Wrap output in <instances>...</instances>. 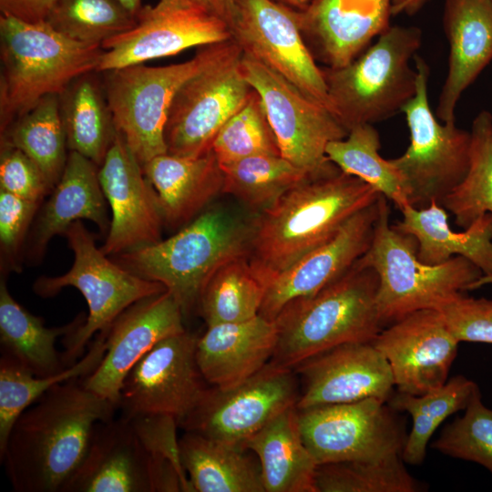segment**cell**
Returning a JSON list of instances; mask_svg holds the SVG:
<instances>
[{
    "label": "cell",
    "mask_w": 492,
    "mask_h": 492,
    "mask_svg": "<svg viewBox=\"0 0 492 492\" xmlns=\"http://www.w3.org/2000/svg\"><path fill=\"white\" fill-rule=\"evenodd\" d=\"M117 412L118 405L87 388L83 378L48 390L16 419L0 456L14 490L62 492L95 425Z\"/></svg>",
    "instance_id": "cell-1"
},
{
    "label": "cell",
    "mask_w": 492,
    "mask_h": 492,
    "mask_svg": "<svg viewBox=\"0 0 492 492\" xmlns=\"http://www.w3.org/2000/svg\"><path fill=\"white\" fill-rule=\"evenodd\" d=\"M380 195L337 167L306 179L251 220V266L268 284Z\"/></svg>",
    "instance_id": "cell-2"
},
{
    "label": "cell",
    "mask_w": 492,
    "mask_h": 492,
    "mask_svg": "<svg viewBox=\"0 0 492 492\" xmlns=\"http://www.w3.org/2000/svg\"><path fill=\"white\" fill-rule=\"evenodd\" d=\"M378 275L358 260L316 294L287 303L274 319L278 342L270 361L293 369L335 346L373 342L384 327L377 308Z\"/></svg>",
    "instance_id": "cell-3"
},
{
    "label": "cell",
    "mask_w": 492,
    "mask_h": 492,
    "mask_svg": "<svg viewBox=\"0 0 492 492\" xmlns=\"http://www.w3.org/2000/svg\"><path fill=\"white\" fill-rule=\"evenodd\" d=\"M103 48L76 42L46 21L0 16V129L43 97L60 95L77 77L97 72Z\"/></svg>",
    "instance_id": "cell-4"
},
{
    "label": "cell",
    "mask_w": 492,
    "mask_h": 492,
    "mask_svg": "<svg viewBox=\"0 0 492 492\" xmlns=\"http://www.w3.org/2000/svg\"><path fill=\"white\" fill-rule=\"evenodd\" d=\"M251 220L211 206L173 236L114 256L132 273L164 285L183 314L198 303L202 288L225 262L249 256Z\"/></svg>",
    "instance_id": "cell-5"
},
{
    "label": "cell",
    "mask_w": 492,
    "mask_h": 492,
    "mask_svg": "<svg viewBox=\"0 0 492 492\" xmlns=\"http://www.w3.org/2000/svg\"><path fill=\"white\" fill-rule=\"evenodd\" d=\"M389 216L387 199L380 195L371 245L358 260L378 275L377 308L384 327L418 310H437L477 288L483 273L474 263L461 256L439 264L423 262L415 238L395 229Z\"/></svg>",
    "instance_id": "cell-6"
},
{
    "label": "cell",
    "mask_w": 492,
    "mask_h": 492,
    "mask_svg": "<svg viewBox=\"0 0 492 492\" xmlns=\"http://www.w3.org/2000/svg\"><path fill=\"white\" fill-rule=\"evenodd\" d=\"M421 44L420 28L390 26L348 65L322 67L332 112L347 132L402 112L416 93L411 60Z\"/></svg>",
    "instance_id": "cell-7"
},
{
    "label": "cell",
    "mask_w": 492,
    "mask_h": 492,
    "mask_svg": "<svg viewBox=\"0 0 492 492\" xmlns=\"http://www.w3.org/2000/svg\"><path fill=\"white\" fill-rule=\"evenodd\" d=\"M239 48L230 38L201 46L193 57L181 63L162 67L138 64L102 72L115 128L141 166L168 153L165 126L182 85Z\"/></svg>",
    "instance_id": "cell-8"
},
{
    "label": "cell",
    "mask_w": 492,
    "mask_h": 492,
    "mask_svg": "<svg viewBox=\"0 0 492 492\" xmlns=\"http://www.w3.org/2000/svg\"><path fill=\"white\" fill-rule=\"evenodd\" d=\"M64 235L74 253L71 269L63 275L39 277L33 291L42 298H50L70 286L87 301L88 315L84 323L63 339L62 357L69 366L85 354L93 337L108 329L127 308L167 290L161 283L141 278L108 259L81 220L73 222Z\"/></svg>",
    "instance_id": "cell-9"
},
{
    "label": "cell",
    "mask_w": 492,
    "mask_h": 492,
    "mask_svg": "<svg viewBox=\"0 0 492 492\" xmlns=\"http://www.w3.org/2000/svg\"><path fill=\"white\" fill-rule=\"evenodd\" d=\"M417 88L403 108L410 131V144L404 154L390 159L409 188V204L425 208L443 200L466 177L470 161L471 135L455 120L440 123L428 100L429 67L415 56Z\"/></svg>",
    "instance_id": "cell-10"
},
{
    "label": "cell",
    "mask_w": 492,
    "mask_h": 492,
    "mask_svg": "<svg viewBox=\"0 0 492 492\" xmlns=\"http://www.w3.org/2000/svg\"><path fill=\"white\" fill-rule=\"evenodd\" d=\"M297 415L317 465L402 455L408 434L400 412L376 398L297 408Z\"/></svg>",
    "instance_id": "cell-11"
},
{
    "label": "cell",
    "mask_w": 492,
    "mask_h": 492,
    "mask_svg": "<svg viewBox=\"0 0 492 492\" xmlns=\"http://www.w3.org/2000/svg\"><path fill=\"white\" fill-rule=\"evenodd\" d=\"M241 67L263 102L282 157L312 177L335 168L326 157V147L348 133L336 117L251 56L242 54Z\"/></svg>",
    "instance_id": "cell-12"
},
{
    "label": "cell",
    "mask_w": 492,
    "mask_h": 492,
    "mask_svg": "<svg viewBox=\"0 0 492 492\" xmlns=\"http://www.w3.org/2000/svg\"><path fill=\"white\" fill-rule=\"evenodd\" d=\"M299 398L300 383L294 370L269 362L233 387L208 386L179 426L185 432L244 447L272 419L296 406Z\"/></svg>",
    "instance_id": "cell-13"
},
{
    "label": "cell",
    "mask_w": 492,
    "mask_h": 492,
    "mask_svg": "<svg viewBox=\"0 0 492 492\" xmlns=\"http://www.w3.org/2000/svg\"><path fill=\"white\" fill-rule=\"evenodd\" d=\"M229 25L242 54L278 73L332 112L323 69L301 33L299 11L275 0H233Z\"/></svg>",
    "instance_id": "cell-14"
},
{
    "label": "cell",
    "mask_w": 492,
    "mask_h": 492,
    "mask_svg": "<svg viewBox=\"0 0 492 492\" xmlns=\"http://www.w3.org/2000/svg\"><path fill=\"white\" fill-rule=\"evenodd\" d=\"M241 48L187 80L169 108L164 137L168 153L200 157L211 150L224 124L244 105L252 87L241 67Z\"/></svg>",
    "instance_id": "cell-15"
},
{
    "label": "cell",
    "mask_w": 492,
    "mask_h": 492,
    "mask_svg": "<svg viewBox=\"0 0 492 492\" xmlns=\"http://www.w3.org/2000/svg\"><path fill=\"white\" fill-rule=\"evenodd\" d=\"M135 26L102 44L97 72L144 64L231 38L229 22L189 0H159L138 12Z\"/></svg>",
    "instance_id": "cell-16"
},
{
    "label": "cell",
    "mask_w": 492,
    "mask_h": 492,
    "mask_svg": "<svg viewBox=\"0 0 492 492\" xmlns=\"http://www.w3.org/2000/svg\"><path fill=\"white\" fill-rule=\"evenodd\" d=\"M198 337L184 331L147 353L124 379L119 415L128 418L164 415L179 425L209 386L197 364Z\"/></svg>",
    "instance_id": "cell-17"
},
{
    "label": "cell",
    "mask_w": 492,
    "mask_h": 492,
    "mask_svg": "<svg viewBox=\"0 0 492 492\" xmlns=\"http://www.w3.org/2000/svg\"><path fill=\"white\" fill-rule=\"evenodd\" d=\"M372 343L387 361L397 391L416 395L446 384L459 344L436 309L405 315Z\"/></svg>",
    "instance_id": "cell-18"
},
{
    "label": "cell",
    "mask_w": 492,
    "mask_h": 492,
    "mask_svg": "<svg viewBox=\"0 0 492 492\" xmlns=\"http://www.w3.org/2000/svg\"><path fill=\"white\" fill-rule=\"evenodd\" d=\"M98 179L112 213L100 248L106 255H118L162 240L164 222L156 192L118 132L98 168Z\"/></svg>",
    "instance_id": "cell-19"
},
{
    "label": "cell",
    "mask_w": 492,
    "mask_h": 492,
    "mask_svg": "<svg viewBox=\"0 0 492 492\" xmlns=\"http://www.w3.org/2000/svg\"><path fill=\"white\" fill-rule=\"evenodd\" d=\"M183 317L168 291L130 305L107 329L104 357L83 378L85 386L118 405L127 374L160 341L186 331Z\"/></svg>",
    "instance_id": "cell-20"
},
{
    "label": "cell",
    "mask_w": 492,
    "mask_h": 492,
    "mask_svg": "<svg viewBox=\"0 0 492 492\" xmlns=\"http://www.w3.org/2000/svg\"><path fill=\"white\" fill-rule=\"evenodd\" d=\"M293 370L300 383L298 409L367 398L387 402L395 387L387 361L372 342L335 346Z\"/></svg>",
    "instance_id": "cell-21"
},
{
    "label": "cell",
    "mask_w": 492,
    "mask_h": 492,
    "mask_svg": "<svg viewBox=\"0 0 492 492\" xmlns=\"http://www.w3.org/2000/svg\"><path fill=\"white\" fill-rule=\"evenodd\" d=\"M379 198L353 215L329 241L275 275L267 284L260 315L274 321L287 303L316 294L346 272L371 245Z\"/></svg>",
    "instance_id": "cell-22"
},
{
    "label": "cell",
    "mask_w": 492,
    "mask_h": 492,
    "mask_svg": "<svg viewBox=\"0 0 492 492\" xmlns=\"http://www.w3.org/2000/svg\"><path fill=\"white\" fill-rule=\"evenodd\" d=\"M393 0H312L299 11L303 40L316 62L343 67L391 25Z\"/></svg>",
    "instance_id": "cell-23"
},
{
    "label": "cell",
    "mask_w": 492,
    "mask_h": 492,
    "mask_svg": "<svg viewBox=\"0 0 492 492\" xmlns=\"http://www.w3.org/2000/svg\"><path fill=\"white\" fill-rule=\"evenodd\" d=\"M62 492H154L150 458L129 418L118 415L95 425Z\"/></svg>",
    "instance_id": "cell-24"
},
{
    "label": "cell",
    "mask_w": 492,
    "mask_h": 492,
    "mask_svg": "<svg viewBox=\"0 0 492 492\" xmlns=\"http://www.w3.org/2000/svg\"><path fill=\"white\" fill-rule=\"evenodd\" d=\"M98 168L79 153L69 151L60 179L40 205L29 231L24 251V260L29 264L39 263L51 239L82 219L94 222L102 235H108L111 220Z\"/></svg>",
    "instance_id": "cell-25"
},
{
    "label": "cell",
    "mask_w": 492,
    "mask_h": 492,
    "mask_svg": "<svg viewBox=\"0 0 492 492\" xmlns=\"http://www.w3.org/2000/svg\"><path fill=\"white\" fill-rule=\"evenodd\" d=\"M207 327L198 337L197 364L207 384L220 389L233 387L261 370L278 342L275 321L260 314Z\"/></svg>",
    "instance_id": "cell-26"
},
{
    "label": "cell",
    "mask_w": 492,
    "mask_h": 492,
    "mask_svg": "<svg viewBox=\"0 0 492 492\" xmlns=\"http://www.w3.org/2000/svg\"><path fill=\"white\" fill-rule=\"evenodd\" d=\"M443 26L449 44L448 70L436 116L455 120L463 92L492 60V3L490 0H444Z\"/></svg>",
    "instance_id": "cell-27"
},
{
    "label": "cell",
    "mask_w": 492,
    "mask_h": 492,
    "mask_svg": "<svg viewBox=\"0 0 492 492\" xmlns=\"http://www.w3.org/2000/svg\"><path fill=\"white\" fill-rule=\"evenodd\" d=\"M400 211L403 219L393 227L415 238L420 261L434 265L461 256L482 272L477 288L492 283V214L480 216L464 231H455L446 209L436 201L421 209L408 204Z\"/></svg>",
    "instance_id": "cell-28"
},
{
    "label": "cell",
    "mask_w": 492,
    "mask_h": 492,
    "mask_svg": "<svg viewBox=\"0 0 492 492\" xmlns=\"http://www.w3.org/2000/svg\"><path fill=\"white\" fill-rule=\"evenodd\" d=\"M159 201L164 224H188L222 192L223 173L212 150L200 157L169 153L142 166Z\"/></svg>",
    "instance_id": "cell-29"
},
{
    "label": "cell",
    "mask_w": 492,
    "mask_h": 492,
    "mask_svg": "<svg viewBox=\"0 0 492 492\" xmlns=\"http://www.w3.org/2000/svg\"><path fill=\"white\" fill-rule=\"evenodd\" d=\"M260 463L265 492H317V463L306 447L292 406L244 444Z\"/></svg>",
    "instance_id": "cell-30"
},
{
    "label": "cell",
    "mask_w": 492,
    "mask_h": 492,
    "mask_svg": "<svg viewBox=\"0 0 492 492\" xmlns=\"http://www.w3.org/2000/svg\"><path fill=\"white\" fill-rule=\"evenodd\" d=\"M87 316L78 314L72 322L58 327H46L43 318L36 316L18 303L9 292L5 280L0 282V343L7 355L36 376H47L65 369L62 354L56 348L59 337L78 329Z\"/></svg>",
    "instance_id": "cell-31"
},
{
    "label": "cell",
    "mask_w": 492,
    "mask_h": 492,
    "mask_svg": "<svg viewBox=\"0 0 492 492\" xmlns=\"http://www.w3.org/2000/svg\"><path fill=\"white\" fill-rule=\"evenodd\" d=\"M179 443L193 492H265L260 463L248 449L191 432Z\"/></svg>",
    "instance_id": "cell-32"
},
{
    "label": "cell",
    "mask_w": 492,
    "mask_h": 492,
    "mask_svg": "<svg viewBox=\"0 0 492 492\" xmlns=\"http://www.w3.org/2000/svg\"><path fill=\"white\" fill-rule=\"evenodd\" d=\"M59 103L67 149L100 167L117 134L102 83L93 72L82 75Z\"/></svg>",
    "instance_id": "cell-33"
},
{
    "label": "cell",
    "mask_w": 492,
    "mask_h": 492,
    "mask_svg": "<svg viewBox=\"0 0 492 492\" xmlns=\"http://www.w3.org/2000/svg\"><path fill=\"white\" fill-rule=\"evenodd\" d=\"M107 329L91 341L85 354L62 371L36 376L15 359L0 358V456L12 427L20 415L56 384L89 375L102 361L106 352Z\"/></svg>",
    "instance_id": "cell-34"
},
{
    "label": "cell",
    "mask_w": 492,
    "mask_h": 492,
    "mask_svg": "<svg viewBox=\"0 0 492 492\" xmlns=\"http://www.w3.org/2000/svg\"><path fill=\"white\" fill-rule=\"evenodd\" d=\"M479 386L464 375L448 379L442 386L423 395L394 392L387 403L394 409L410 415L412 427L407 434L402 458L409 465H421L432 436L451 415L464 411Z\"/></svg>",
    "instance_id": "cell-35"
},
{
    "label": "cell",
    "mask_w": 492,
    "mask_h": 492,
    "mask_svg": "<svg viewBox=\"0 0 492 492\" xmlns=\"http://www.w3.org/2000/svg\"><path fill=\"white\" fill-rule=\"evenodd\" d=\"M1 145L26 154L40 169L52 191L62 176L68 155L59 95L43 97L14 120L1 132Z\"/></svg>",
    "instance_id": "cell-36"
},
{
    "label": "cell",
    "mask_w": 492,
    "mask_h": 492,
    "mask_svg": "<svg viewBox=\"0 0 492 492\" xmlns=\"http://www.w3.org/2000/svg\"><path fill=\"white\" fill-rule=\"evenodd\" d=\"M267 283L248 256L234 258L218 268L202 288L198 307L207 326L247 321L260 314Z\"/></svg>",
    "instance_id": "cell-37"
},
{
    "label": "cell",
    "mask_w": 492,
    "mask_h": 492,
    "mask_svg": "<svg viewBox=\"0 0 492 492\" xmlns=\"http://www.w3.org/2000/svg\"><path fill=\"white\" fill-rule=\"evenodd\" d=\"M380 135L374 126L361 124L345 138L329 142L325 153L340 170L362 179L400 210L409 204V188L390 159L380 155Z\"/></svg>",
    "instance_id": "cell-38"
},
{
    "label": "cell",
    "mask_w": 492,
    "mask_h": 492,
    "mask_svg": "<svg viewBox=\"0 0 492 492\" xmlns=\"http://www.w3.org/2000/svg\"><path fill=\"white\" fill-rule=\"evenodd\" d=\"M222 193H229L258 213L292 188L312 178L281 155L261 154L220 165Z\"/></svg>",
    "instance_id": "cell-39"
},
{
    "label": "cell",
    "mask_w": 492,
    "mask_h": 492,
    "mask_svg": "<svg viewBox=\"0 0 492 492\" xmlns=\"http://www.w3.org/2000/svg\"><path fill=\"white\" fill-rule=\"evenodd\" d=\"M471 149L467 173L441 202L455 216L460 228H467L480 216L492 214V115L482 110L470 130Z\"/></svg>",
    "instance_id": "cell-40"
},
{
    "label": "cell",
    "mask_w": 492,
    "mask_h": 492,
    "mask_svg": "<svg viewBox=\"0 0 492 492\" xmlns=\"http://www.w3.org/2000/svg\"><path fill=\"white\" fill-rule=\"evenodd\" d=\"M315 486L317 492H419L425 488L408 472L402 455L318 465Z\"/></svg>",
    "instance_id": "cell-41"
},
{
    "label": "cell",
    "mask_w": 492,
    "mask_h": 492,
    "mask_svg": "<svg viewBox=\"0 0 492 492\" xmlns=\"http://www.w3.org/2000/svg\"><path fill=\"white\" fill-rule=\"evenodd\" d=\"M136 15L118 0H56L46 21L76 42L101 46L131 29Z\"/></svg>",
    "instance_id": "cell-42"
},
{
    "label": "cell",
    "mask_w": 492,
    "mask_h": 492,
    "mask_svg": "<svg viewBox=\"0 0 492 492\" xmlns=\"http://www.w3.org/2000/svg\"><path fill=\"white\" fill-rule=\"evenodd\" d=\"M211 150L220 165L255 155H281L256 90L252 88L244 105L220 128Z\"/></svg>",
    "instance_id": "cell-43"
},
{
    "label": "cell",
    "mask_w": 492,
    "mask_h": 492,
    "mask_svg": "<svg viewBox=\"0 0 492 492\" xmlns=\"http://www.w3.org/2000/svg\"><path fill=\"white\" fill-rule=\"evenodd\" d=\"M129 419L149 456L154 491L192 492L180 459L176 430L178 421L164 415H139Z\"/></svg>",
    "instance_id": "cell-44"
},
{
    "label": "cell",
    "mask_w": 492,
    "mask_h": 492,
    "mask_svg": "<svg viewBox=\"0 0 492 492\" xmlns=\"http://www.w3.org/2000/svg\"><path fill=\"white\" fill-rule=\"evenodd\" d=\"M432 447L446 456L477 463L492 475V408L478 390L464 410L442 430Z\"/></svg>",
    "instance_id": "cell-45"
},
{
    "label": "cell",
    "mask_w": 492,
    "mask_h": 492,
    "mask_svg": "<svg viewBox=\"0 0 492 492\" xmlns=\"http://www.w3.org/2000/svg\"><path fill=\"white\" fill-rule=\"evenodd\" d=\"M40 205L0 190L1 277L21 272L26 239Z\"/></svg>",
    "instance_id": "cell-46"
},
{
    "label": "cell",
    "mask_w": 492,
    "mask_h": 492,
    "mask_svg": "<svg viewBox=\"0 0 492 492\" xmlns=\"http://www.w3.org/2000/svg\"><path fill=\"white\" fill-rule=\"evenodd\" d=\"M437 311L459 343L492 344V300L469 297L462 292Z\"/></svg>",
    "instance_id": "cell-47"
},
{
    "label": "cell",
    "mask_w": 492,
    "mask_h": 492,
    "mask_svg": "<svg viewBox=\"0 0 492 492\" xmlns=\"http://www.w3.org/2000/svg\"><path fill=\"white\" fill-rule=\"evenodd\" d=\"M0 190L42 203L51 190L40 169L22 150L1 145Z\"/></svg>",
    "instance_id": "cell-48"
},
{
    "label": "cell",
    "mask_w": 492,
    "mask_h": 492,
    "mask_svg": "<svg viewBox=\"0 0 492 492\" xmlns=\"http://www.w3.org/2000/svg\"><path fill=\"white\" fill-rule=\"evenodd\" d=\"M56 0H0L1 15L37 23L46 21Z\"/></svg>",
    "instance_id": "cell-49"
},
{
    "label": "cell",
    "mask_w": 492,
    "mask_h": 492,
    "mask_svg": "<svg viewBox=\"0 0 492 492\" xmlns=\"http://www.w3.org/2000/svg\"><path fill=\"white\" fill-rule=\"evenodd\" d=\"M426 0H393V15L416 13Z\"/></svg>",
    "instance_id": "cell-50"
},
{
    "label": "cell",
    "mask_w": 492,
    "mask_h": 492,
    "mask_svg": "<svg viewBox=\"0 0 492 492\" xmlns=\"http://www.w3.org/2000/svg\"><path fill=\"white\" fill-rule=\"evenodd\" d=\"M225 18L229 22V12L225 0H189Z\"/></svg>",
    "instance_id": "cell-51"
},
{
    "label": "cell",
    "mask_w": 492,
    "mask_h": 492,
    "mask_svg": "<svg viewBox=\"0 0 492 492\" xmlns=\"http://www.w3.org/2000/svg\"><path fill=\"white\" fill-rule=\"evenodd\" d=\"M286 6H289L294 10L302 11L307 7L312 0H275Z\"/></svg>",
    "instance_id": "cell-52"
},
{
    "label": "cell",
    "mask_w": 492,
    "mask_h": 492,
    "mask_svg": "<svg viewBox=\"0 0 492 492\" xmlns=\"http://www.w3.org/2000/svg\"><path fill=\"white\" fill-rule=\"evenodd\" d=\"M124 7H126L132 14L137 15L140 8L143 6L142 0H118Z\"/></svg>",
    "instance_id": "cell-53"
},
{
    "label": "cell",
    "mask_w": 492,
    "mask_h": 492,
    "mask_svg": "<svg viewBox=\"0 0 492 492\" xmlns=\"http://www.w3.org/2000/svg\"><path fill=\"white\" fill-rule=\"evenodd\" d=\"M225 2H226L227 8H228L229 19H230L231 13L232 6H233V0H225Z\"/></svg>",
    "instance_id": "cell-54"
},
{
    "label": "cell",
    "mask_w": 492,
    "mask_h": 492,
    "mask_svg": "<svg viewBox=\"0 0 492 492\" xmlns=\"http://www.w3.org/2000/svg\"><path fill=\"white\" fill-rule=\"evenodd\" d=\"M490 2L492 3V0H490Z\"/></svg>",
    "instance_id": "cell-55"
}]
</instances>
